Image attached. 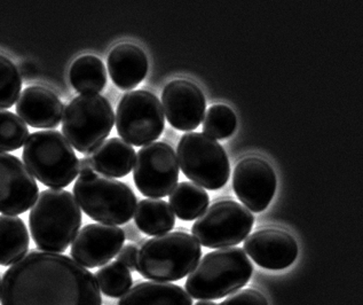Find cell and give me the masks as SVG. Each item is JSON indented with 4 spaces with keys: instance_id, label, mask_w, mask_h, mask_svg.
Instances as JSON below:
<instances>
[{
    "instance_id": "cell-1",
    "label": "cell",
    "mask_w": 363,
    "mask_h": 305,
    "mask_svg": "<svg viewBox=\"0 0 363 305\" xmlns=\"http://www.w3.org/2000/svg\"><path fill=\"white\" fill-rule=\"evenodd\" d=\"M1 305H102L96 277L76 260L33 250L1 280Z\"/></svg>"
},
{
    "instance_id": "cell-2",
    "label": "cell",
    "mask_w": 363,
    "mask_h": 305,
    "mask_svg": "<svg viewBox=\"0 0 363 305\" xmlns=\"http://www.w3.org/2000/svg\"><path fill=\"white\" fill-rule=\"evenodd\" d=\"M82 226V211L70 192L45 189L29 215L31 238L42 252H66Z\"/></svg>"
},
{
    "instance_id": "cell-3",
    "label": "cell",
    "mask_w": 363,
    "mask_h": 305,
    "mask_svg": "<svg viewBox=\"0 0 363 305\" xmlns=\"http://www.w3.org/2000/svg\"><path fill=\"white\" fill-rule=\"evenodd\" d=\"M252 272V263L243 249L221 248L200 260L188 275L185 287L195 299H223L245 287Z\"/></svg>"
},
{
    "instance_id": "cell-4",
    "label": "cell",
    "mask_w": 363,
    "mask_h": 305,
    "mask_svg": "<svg viewBox=\"0 0 363 305\" xmlns=\"http://www.w3.org/2000/svg\"><path fill=\"white\" fill-rule=\"evenodd\" d=\"M201 257L202 248L193 235L169 232L143 243L135 271L152 282H178L193 271Z\"/></svg>"
},
{
    "instance_id": "cell-5",
    "label": "cell",
    "mask_w": 363,
    "mask_h": 305,
    "mask_svg": "<svg viewBox=\"0 0 363 305\" xmlns=\"http://www.w3.org/2000/svg\"><path fill=\"white\" fill-rule=\"evenodd\" d=\"M22 159L43 185L65 189L79 174V160L65 135L55 130L33 132L24 144Z\"/></svg>"
},
{
    "instance_id": "cell-6",
    "label": "cell",
    "mask_w": 363,
    "mask_h": 305,
    "mask_svg": "<svg viewBox=\"0 0 363 305\" xmlns=\"http://www.w3.org/2000/svg\"><path fill=\"white\" fill-rule=\"evenodd\" d=\"M72 192L84 213L101 224H126L137 208V196L128 184L94 171L78 177Z\"/></svg>"
},
{
    "instance_id": "cell-7",
    "label": "cell",
    "mask_w": 363,
    "mask_h": 305,
    "mask_svg": "<svg viewBox=\"0 0 363 305\" xmlns=\"http://www.w3.org/2000/svg\"><path fill=\"white\" fill-rule=\"evenodd\" d=\"M115 114L111 102L100 94H82L63 111L62 132L82 154L92 152L111 135Z\"/></svg>"
},
{
    "instance_id": "cell-8",
    "label": "cell",
    "mask_w": 363,
    "mask_h": 305,
    "mask_svg": "<svg viewBox=\"0 0 363 305\" xmlns=\"http://www.w3.org/2000/svg\"><path fill=\"white\" fill-rule=\"evenodd\" d=\"M179 167L194 184L202 189H223L230 179V163L217 140L201 132L182 135L177 148Z\"/></svg>"
},
{
    "instance_id": "cell-9",
    "label": "cell",
    "mask_w": 363,
    "mask_h": 305,
    "mask_svg": "<svg viewBox=\"0 0 363 305\" xmlns=\"http://www.w3.org/2000/svg\"><path fill=\"white\" fill-rule=\"evenodd\" d=\"M255 217L236 201L221 200L206 208L194 223L191 232L206 248L221 249L240 245L247 239Z\"/></svg>"
},
{
    "instance_id": "cell-10",
    "label": "cell",
    "mask_w": 363,
    "mask_h": 305,
    "mask_svg": "<svg viewBox=\"0 0 363 305\" xmlns=\"http://www.w3.org/2000/svg\"><path fill=\"white\" fill-rule=\"evenodd\" d=\"M116 129L131 146H146L161 137L165 126L162 102L146 90L131 91L117 106Z\"/></svg>"
},
{
    "instance_id": "cell-11",
    "label": "cell",
    "mask_w": 363,
    "mask_h": 305,
    "mask_svg": "<svg viewBox=\"0 0 363 305\" xmlns=\"http://www.w3.org/2000/svg\"><path fill=\"white\" fill-rule=\"evenodd\" d=\"M179 171L178 157L172 146L156 141L143 146L135 155L134 184L147 198H165L178 185Z\"/></svg>"
},
{
    "instance_id": "cell-12",
    "label": "cell",
    "mask_w": 363,
    "mask_h": 305,
    "mask_svg": "<svg viewBox=\"0 0 363 305\" xmlns=\"http://www.w3.org/2000/svg\"><path fill=\"white\" fill-rule=\"evenodd\" d=\"M277 185L274 169L257 156H247L234 169L233 189L238 200L253 213H262L269 206Z\"/></svg>"
},
{
    "instance_id": "cell-13",
    "label": "cell",
    "mask_w": 363,
    "mask_h": 305,
    "mask_svg": "<svg viewBox=\"0 0 363 305\" xmlns=\"http://www.w3.org/2000/svg\"><path fill=\"white\" fill-rule=\"evenodd\" d=\"M38 185L27 167L16 156L0 152V213H26L36 202Z\"/></svg>"
},
{
    "instance_id": "cell-14",
    "label": "cell",
    "mask_w": 363,
    "mask_h": 305,
    "mask_svg": "<svg viewBox=\"0 0 363 305\" xmlns=\"http://www.w3.org/2000/svg\"><path fill=\"white\" fill-rule=\"evenodd\" d=\"M125 232L113 225L89 224L72 241L70 255L87 269L104 267L116 257L125 243Z\"/></svg>"
},
{
    "instance_id": "cell-15",
    "label": "cell",
    "mask_w": 363,
    "mask_h": 305,
    "mask_svg": "<svg viewBox=\"0 0 363 305\" xmlns=\"http://www.w3.org/2000/svg\"><path fill=\"white\" fill-rule=\"evenodd\" d=\"M162 107L167 122L174 129L194 131L206 115V96L200 87L191 82L176 79L164 87Z\"/></svg>"
},
{
    "instance_id": "cell-16",
    "label": "cell",
    "mask_w": 363,
    "mask_h": 305,
    "mask_svg": "<svg viewBox=\"0 0 363 305\" xmlns=\"http://www.w3.org/2000/svg\"><path fill=\"white\" fill-rule=\"evenodd\" d=\"M243 250L264 269L284 270L297 258L298 245L286 231L262 228L247 237Z\"/></svg>"
},
{
    "instance_id": "cell-17",
    "label": "cell",
    "mask_w": 363,
    "mask_h": 305,
    "mask_svg": "<svg viewBox=\"0 0 363 305\" xmlns=\"http://www.w3.org/2000/svg\"><path fill=\"white\" fill-rule=\"evenodd\" d=\"M65 106L55 93L43 87H29L16 102V113L28 126L54 129L62 120Z\"/></svg>"
},
{
    "instance_id": "cell-18",
    "label": "cell",
    "mask_w": 363,
    "mask_h": 305,
    "mask_svg": "<svg viewBox=\"0 0 363 305\" xmlns=\"http://www.w3.org/2000/svg\"><path fill=\"white\" fill-rule=\"evenodd\" d=\"M108 72L111 81L121 90H133L145 79L148 72L146 53L133 44H119L109 53Z\"/></svg>"
},
{
    "instance_id": "cell-19",
    "label": "cell",
    "mask_w": 363,
    "mask_h": 305,
    "mask_svg": "<svg viewBox=\"0 0 363 305\" xmlns=\"http://www.w3.org/2000/svg\"><path fill=\"white\" fill-rule=\"evenodd\" d=\"M86 159L93 171L111 178H123L133 169L135 150L119 138H111L87 152Z\"/></svg>"
},
{
    "instance_id": "cell-20",
    "label": "cell",
    "mask_w": 363,
    "mask_h": 305,
    "mask_svg": "<svg viewBox=\"0 0 363 305\" xmlns=\"http://www.w3.org/2000/svg\"><path fill=\"white\" fill-rule=\"evenodd\" d=\"M118 305H193L184 288L170 282H145L131 287Z\"/></svg>"
},
{
    "instance_id": "cell-21",
    "label": "cell",
    "mask_w": 363,
    "mask_h": 305,
    "mask_svg": "<svg viewBox=\"0 0 363 305\" xmlns=\"http://www.w3.org/2000/svg\"><path fill=\"white\" fill-rule=\"evenodd\" d=\"M27 226L18 216H0V265L9 267L23 258L29 250Z\"/></svg>"
},
{
    "instance_id": "cell-22",
    "label": "cell",
    "mask_w": 363,
    "mask_h": 305,
    "mask_svg": "<svg viewBox=\"0 0 363 305\" xmlns=\"http://www.w3.org/2000/svg\"><path fill=\"white\" fill-rule=\"evenodd\" d=\"M134 221L143 233L157 237L169 233L176 225V215L170 204L161 199H145L137 204Z\"/></svg>"
},
{
    "instance_id": "cell-23",
    "label": "cell",
    "mask_w": 363,
    "mask_h": 305,
    "mask_svg": "<svg viewBox=\"0 0 363 305\" xmlns=\"http://www.w3.org/2000/svg\"><path fill=\"white\" fill-rule=\"evenodd\" d=\"M69 78L77 92L98 94L107 84V70L99 57L83 55L72 63Z\"/></svg>"
},
{
    "instance_id": "cell-24",
    "label": "cell",
    "mask_w": 363,
    "mask_h": 305,
    "mask_svg": "<svg viewBox=\"0 0 363 305\" xmlns=\"http://www.w3.org/2000/svg\"><path fill=\"white\" fill-rule=\"evenodd\" d=\"M208 194L206 189L191 182H182L169 195V204L174 215L182 221L197 219L208 208Z\"/></svg>"
},
{
    "instance_id": "cell-25",
    "label": "cell",
    "mask_w": 363,
    "mask_h": 305,
    "mask_svg": "<svg viewBox=\"0 0 363 305\" xmlns=\"http://www.w3.org/2000/svg\"><path fill=\"white\" fill-rule=\"evenodd\" d=\"M94 277L102 293L113 299L122 297L133 284L131 271L118 260L104 265L96 271Z\"/></svg>"
},
{
    "instance_id": "cell-26",
    "label": "cell",
    "mask_w": 363,
    "mask_h": 305,
    "mask_svg": "<svg viewBox=\"0 0 363 305\" xmlns=\"http://www.w3.org/2000/svg\"><path fill=\"white\" fill-rule=\"evenodd\" d=\"M28 138L27 124L14 113L0 109V152L20 150Z\"/></svg>"
},
{
    "instance_id": "cell-27",
    "label": "cell",
    "mask_w": 363,
    "mask_h": 305,
    "mask_svg": "<svg viewBox=\"0 0 363 305\" xmlns=\"http://www.w3.org/2000/svg\"><path fill=\"white\" fill-rule=\"evenodd\" d=\"M238 118L234 111L225 105H215L208 108L203 118L204 135L212 139L223 140L235 131Z\"/></svg>"
},
{
    "instance_id": "cell-28",
    "label": "cell",
    "mask_w": 363,
    "mask_h": 305,
    "mask_svg": "<svg viewBox=\"0 0 363 305\" xmlns=\"http://www.w3.org/2000/svg\"><path fill=\"white\" fill-rule=\"evenodd\" d=\"M22 77L18 67L0 54V109H9L21 94Z\"/></svg>"
},
{
    "instance_id": "cell-29",
    "label": "cell",
    "mask_w": 363,
    "mask_h": 305,
    "mask_svg": "<svg viewBox=\"0 0 363 305\" xmlns=\"http://www.w3.org/2000/svg\"><path fill=\"white\" fill-rule=\"evenodd\" d=\"M218 305H268V301L258 290L247 288L238 290Z\"/></svg>"
},
{
    "instance_id": "cell-30",
    "label": "cell",
    "mask_w": 363,
    "mask_h": 305,
    "mask_svg": "<svg viewBox=\"0 0 363 305\" xmlns=\"http://www.w3.org/2000/svg\"><path fill=\"white\" fill-rule=\"evenodd\" d=\"M138 253H139V249L137 248V245H131V243L124 245L117 255V260L124 267H128L130 271H135L137 270Z\"/></svg>"
},
{
    "instance_id": "cell-31",
    "label": "cell",
    "mask_w": 363,
    "mask_h": 305,
    "mask_svg": "<svg viewBox=\"0 0 363 305\" xmlns=\"http://www.w3.org/2000/svg\"><path fill=\"white\" fill-rule=\"evenodd\" d=\"M18 72H20L22 78H24L26 81H29V79H33L36 76L37 68L33 62L26 61V62L22 63Z\"/></svg>"
},
{
    "instance_id": "cell-32",
    "label": "cell",
    "mask_w": 363,
    "mask_h": 305,
    "mask_svg": "<svg viewBox=\"0 0 363 305\" xmlns=\"http://www.w3.org/2000/svg\"><path fill=\"white\" fill-rule=\"evenodd\" d=\"M92 165L89 163V160L86 159V156L79 160V174H89V172H92Z\"/></svg>"
},
{
    "instance_id": "cell-33",
    "label": "cell",
    "mask_w": 363,
    "mask_h": 305,
    "mask_svg": "<svg viewBox=\"0 0 363 305\" xmlns=\"http://www.w3.org/2000/svg\"><path fill=\"white\" fill-rule=\"evenodd\" d=\"M195 305H218L216 304L215 302H212V301H206V299H202L200 302H197Z\"/></svg>"
},
{
    "instance_id": "cell-34",
    "label": "cell",
    "mask_w": 363,
    "mask_h": 305,
    "mask_svg": "<svg viewBox=\"0 0 363 305\" xmlns=\"http://www.w3.org/2000/svg\"><path fill=\"white\" fill-rule=\"evenodd\" d=\"M0 294H1V280H0Z\"/></svg>"
}]
</instances>
